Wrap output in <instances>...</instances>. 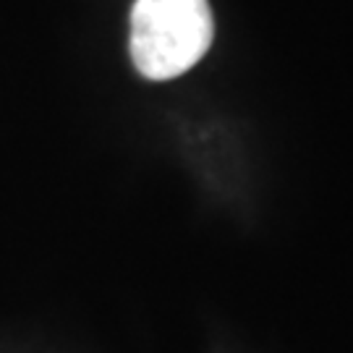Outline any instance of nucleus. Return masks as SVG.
Wrapping results in <instances>:
<instances>
[{
	"mask_svg": "<svg viewBox=\"0 0 353 353\" xmlns=\"http://www.w3.org/2000/svg\"><path fill=\"white\" fill-rule=\"evenodd\" d=\"M214 21L207 0H137L131 11V58L141 76L168 81L186 74L210 50Z\"/></svg>",
	"mask_w": 353,
	"mask_h": 353,
	"instance_id": "nucleus-1",
	"label": "nucleus"
}]
</instances>
